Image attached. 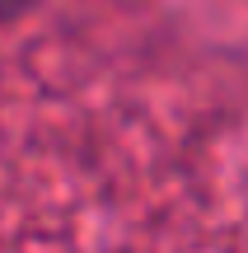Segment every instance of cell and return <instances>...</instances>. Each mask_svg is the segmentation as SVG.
Returning a JSON list of instances; mask_svg holds the SVG:
<instances>
[{
	"label": "cell",
	"mask_w": 248,
	"mask_h": 253,
	"mask_svg": "<svg viewBox=\"0 0 248 253\" xmlns=\"http://www.w3.org/2000/svg\"><path fill=\"white\" fill-rule=\"evenodd\" d=\"M28 0H0V19H9V14H19Z\"/></svg>",
	"instance_id": "obj_1"
}]
</instances>
